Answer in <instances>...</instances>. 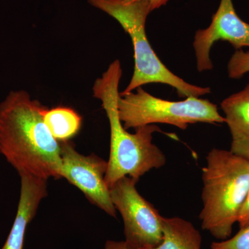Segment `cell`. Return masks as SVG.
Instances as JSON below:
<instances>
[{"mask_svg":"<svg viewBox=\"0 0 249 249\" xmlns=\"http://www.w3.org/2000/svg\"><path fill=\"white\" fill-rule=\"evenodd\" d=\"M47 109L24 91L0 104V153L19 175L61 178V145L46 126Z\"/></svg>","mask_w":249,"mask_h":249,"instance_id":"cell-1","label":"cell"},{"mask_svg":"<svg viewBox=\"0 0 249 249\" xmlns=\"http://www.w3.org/2000/svg\"><path fill=\"white\" fill-rule=\"evenodd\" d=\"M123 70L119 60H114L93 86V96L102 103L110 127V151L105 181L110 188L120 178H139L152 169L166 163V157L152 142L153 134L160 129L155 124L142 126L130 133L119 117L118 99Z\"/></svg>","mask_w":249,"mask_h":249,"instance_id":"cell-2","label":"cell"},{"mask_svg":"<svg viewBox=\"0 0 249 249\" xmlns=\"http://www.w3.org/2000/svg\"><path fill=\"white\" fill-rule=\"evenodd\" d=\"M201 227L219 240L229 238L249 190V160L214 148L202 170Z\"/></svg>","mask_w":249,"mask_h":249,"instance_id":"cell-3","label":"cell"},{"mask_svg":"<svg viewBox=\"0 0 249 249\" xmlns=\"http://www.w3.org/2000/svg\"><path fill=\"white\" fill-rule=\"evenodd\" d=\"M90 4L114 18L130 36L134 48V69L130 82L120 96L151 83L168 85L181 98L201 97L211 92L210 88L185 81L167 68L152 49L145 32L147 16L152 12L147 1L124 3L120 0H88Z\"/></svg>","mask_w":249,"mask_h":249,"instance_id":"cell-4","label":"cell"},{"mask_svg":"<svg viewBox=\"0 0 249 249\" xmlns=\"http://www.w3.org/2000/svg\"><path fill=\"white\" fill-rule=\"evenodd\" d=\"M119 117L125 129H137L156 124H171L186 129L196 123L223 124L224 116L217 105L207 99L189 96L181 101H170L152 96L142 88L136 92L119 96Z\"/></svg>","mask_w":249,"mask_h":249,"instance_id":"cell-5","label":"cell"},{"mask_svg":"<svg viewBox=\"0 0 249 249\" xmlns=\"http://www.w3.org/2000/svg\"><path fill=\"white\" fill-rule=\"evenodd\" d=\"M139 181L129 177L109 188L113 204L124 224V243L129 249H152L163 238V219L158 210L141 196Z\"/></svg>","mask_w":249,"mask_h":249,"instance_id":"cell-6","label":"cell"},{"mask_svg":"<svg viewBox=\"0 0 249 249\" xmlns=\"http://www.w3.org/2000/svg\"><path fill=\"white\" fill-rule=\"evenodd\" d=\"M61 178L77 187L93 205L112 217L116 210L105 181L107 161L97 155L85 156L76 151L70 141L60 142Z\"/></svg>","mask_w":249,"mask_h":249,"instance_id":"cell-7","label":"cell"},{"mask_svg":"<svg viewBox=\"0 0 249 249\" xmlns=\"http://www.w3.org/2000/svg\"><path fill=\"white\" fill-rule=\"evenodd\" d=\"M219 40L229 42L235 51L249 48V24L236 13L232 0H221L211 24L196 33L193 45L198 71L213 70L211 51Z\"/></svg>","mask_w":249,"mask_h":249,"instance_id":"cell-8","label":"cell"},{"mask_svg":"<svg viewBox=\"0 0 249 249\" xmlns=\"http://www.w3.org/2000/svg\"><path fill=\"white\" fill-rule=\"evenodd\" d=\"M20 194L17 213L7 239L1 249H23L28 225L35 217L42 199L47 196V180L20 174Z\"/></svg>","mask_w":249,"mask_h":249,"instance_id":"cell-9","label":"cell"},{"mask_svg":"<svg viewBox=\"0 0 249 249\" xmlns=\"http://www.w3.org/2000/svg\"><path fill=\"white\" fill-rule=\"evenodd\" d=\"M221 108L231 135V151L249 160V83L223 100Z\"/></svg>","mask_w":249,"mask_h":249,"instance_id":"cell-10","label":"cell"},{"mask_svg":"<svg viewBox=\"0 0 249 249\" xmlns=\"http://www.w3.org/2000/svg\"><path fill=\"white\" fill-rule=\"evenodd\" d=\"M200 232L189 221L178 217H163V238L152 249H201Z\"/></svg>","mask_w":249,"mask_h":249,"instance_id":"cell-11","label":"cell"},{"mask_svg":"<svg viewBox=\"0 0 249 249\" xmlns=\"http://www.w3.org/2000/svg\"><path fill=\"white\" fill-rule=\"evenodd\" d=\"M44 121L53 138L60 142L74 137L82 126L81 116L72 108L62 106L47 109Z\"/></svg>","mask_w":249,"mask_h":249,"instance_id":"cell-12","label":"cell"},{"mask_svg":"<svg viewBox=\"0 0 249 249\" xmlns=\"http://www.w3.org/2000/svg\"><path fill=\"white\" fill-rule=\"evenodd\" d=\"M227 72L231 79H240L249 73V50H236L228 62Z\"/></svg>","mask_w":249,"mask_h":249,"instance_id":"cell-13","label":"cell"},{"mask_svg":"<svg viewBox=\"0 0 249 249\" xmlns=\"http://www.w3.org/2000/svg\"><path fill=\"white\" fill-rule=\"evenodd\" d=\"M211 249H249V227L240 228L233 237L213 242Z\"/></svg>","mask_w":249,"mask_h":249,"instance_id":"cell-14","label":"cell"},{"mask_svg":"<svg viewBox=\"0 0 249 249\" xmlns=\"http://www.w3.org/2000/svg\"><path fill=\"white\" fill-rule=\"evenodd\" d=\"M237 223L240 228L249 227V190L245 203L241 210Z\"/></svg>","mask_w":249,"mask_h":249,"instance_id":"cell-15","label":"cell"},{"mask_svg":"<svg viewBox=\"0 0 249 249\" xmlns=\"http://www.w3.org/2000/svg\"><path fill=\"white\" fill-rule=\"evenodd\" d=\"M120 1L124 3H132L139 1H147L151 6L152 11H154L166 5L169 0H120Z\"/></svg>","mask_w":249,"mask_h":249,"instance_id":"cell-16","label":"cell"},{"mask_svg":"<svg viewBox=\"0 0 249 249\" xmlns=\"http://www.w3.org/2000/svg\"><path fill=\"white\" fill-rule=\"evenodd\" d=\"M104 249H129L124 241L108 240L105 245Z\"/></svg>","mask_w":249,"mask_h":249,"instance_id":"cell-17","label":"cell"}]
</instances>
